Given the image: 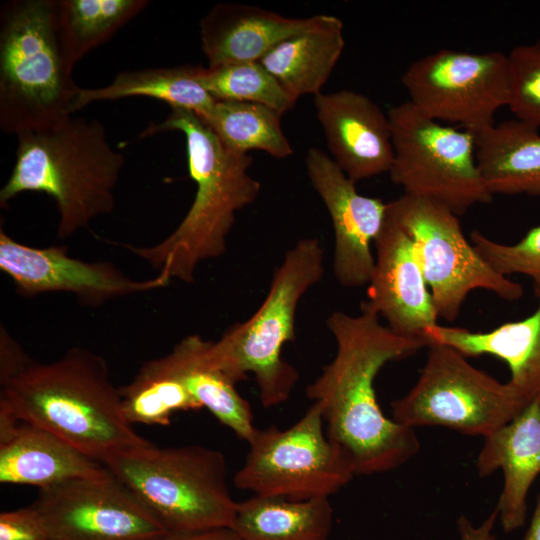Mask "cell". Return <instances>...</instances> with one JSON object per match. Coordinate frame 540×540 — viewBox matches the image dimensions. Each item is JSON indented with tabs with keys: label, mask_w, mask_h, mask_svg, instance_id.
<instances>
[{
	"label": "cell",
	"mask_w": 540,
	"mask_h": 540,
	"mask_svg": "<svg viewBox=\"0 0 540 540\" xmlns=\"http://www.w3.org/2000/svg\"><path fill=\"white\" fill-rule=\"evenodd\" d=\"M326 325L336 355L306 387V395L320 405L328 437L348 452L356 475L393 470L416 455L420 444L414 429L383 413L375 378L387 363L427 344L396 334L365 308L358 315L334 311Z\"/></svg>",
	"instance_id": "cell-1"
},
{
	"label": "cell",
	"mask_w": 540,
	"mask_h": 540,
	"mask_svg": "<svg viewBox=\"0 0 540 540\" xmlns=\"http://www.w3.org/2000/svg\"><path fill=\"white\" fill-rule=\"evenodd\" d=\"M173 130L185 137L189 175L196 184L189 210L157 244L111 243L143 259L169 283L172 279L192 283L201 262L225 253L236 213L257 199L261 185L249 174L252 157L227 148L193 111L172 108L141 137Z\"/></svg>",
	"instance_id": "cell-2"
},
{
	"label": "cell",
	"mask_w": 540,
	"mask_h": 540,
	"mask_svg": "<svg viewBox=\"0 0 540 540\" xmlns=\"http://www.w3.org/2000/svg\"><path fill=\"white\" fill-rule=\"evenodd\" d=\"M0 406L57 435L91 458L150 443L126 419L106 360L83 347L33 361L0 390Z\"/></svg>",
	"instance_id": "cell-3"
},
{
	"label": "cell",
	"mask_w": 540,
	"mask_h": 540,
	"mask_svg": "<svg viewBox=\"0 0 540 540\" xmlns=\"http://www.w3.org/2000/svg\"><path fill=\"white\" fill-rule=\"evenodd\" d=\"M16 137L15 163L0 190L1 207L24 192L49 195L57 208L60 240L113 211L125 157L111 146L100 121L67 115Z\"/></svg>",
	"instance_id": "cell-4"
},
{
	"label": "cell",
	"mask_w": 540,
	"mask_h": 540,
	"mask_svg": "<svg viewBox=\"0 0 540 540\" xmlns=\"http://www.w3.org/2000/svg\"><path fill=\"white\" fill-rule=\"evenodd\" d=\"M323 248L315 237L300 239L275 269L266 298L245 322L210 341L207 356L235 384L252 373L265 408L285 402L299 373L282 358L295 340V315L303 295L323 277Z\"/></svg>",
	"instance_id": "cell-5"
},
{
	"label": "cell",
	"mask_w": 540,
	"mask_h": 540,
	"mask_svg": "<svg viewBox=\"0 0 540 540\" xmlns=\"http://www.w3.org/2000/svg\"><path fill=\"white\" fill-rule=\"evenodd\" d=\"M59 40L55 0H12L0 10V128L18 135L70 113L80 89Z\"/></svg>",
	"instance_id": "cell-6"
},
{
	"label": "cell",
	"mask_w": 540,
	"mask_h": 540,
	"mask_svg": "<svg viewBox=\"0 0 540 540\" xmlns=\"http://www.w3.org/2000/svg\"><path fill=\"white\" fill-rule=\"evenodd\" d=\"M102 464L127 486L168 532L231 528L237 502L226 460L202 445L158 447L151 442L115 452Z\"/></svg>",
	"instance_id": "cell-7"
},
{
	"label": "cell",
	"mask_w": 540,
	"mask_h": 540,
	"mask_svg": "<svg viewBox=\"0 0 540 540\" xmlns=\"http://www.w3.org/2000/svg\"><path fill=\"white\" fill-rule=\"evenodd\" d=\"M387 114L394 149L389 174L404 194L443 204L457 216L492 201L476 161L472 132L441 125L410 101Z\"/></svg>",
	"instance_id": "cell-8"
},
{
	"label": "cell",
	"mask_w": 540,
	"mask_h": 540,
	"mask_svg": "<svg viewBox=\"0 0 540 540\" xmlns=\"http://www.w3.org/2000/svg\"><path fill=\"white\" fill-rule=\"evenodd\" d=\"M234 485L253 495L293 500L333 495L356 475L352 458L324 431L317 402L287 429L256 428Z\"/></svg>",
	"instance_id": "cell-9"
},
{
	"label": "cell",
	"mask_w": 540,
	"mask_h": 540,
	"mask_svg": "<svg viewBox=\"0 0 540 540\" xmlns=\"http://www.w3.org/2000/svg\"><path fill=\"white\" fill-rule=\"evenodd\" d=\"M416 384L391 402L392 419L414 429L443 426L471 436H487L527 405L507 383L475 368L457 350L428 346Z\"/></svg>",
	"instance_id": "cell-10"
},
{
	"label": "cell",
	"mask_w": 540,
	"mask_h": 540,
	"mask_svg": "<svg viewBox=\"0 0 540 540\" xmlns=\"http://www.w3.org/2000/svg\"><path fill=\"white\" fill-rule=\"evenodd\" d=\"M387 214L412 239L439 318L454 321L476 289L507 301L523 295L519 283L496 272L478 254L458 216L443 204L404 194L387 203Z\"/></svg>",
	"instance_id": "cell-11"
},
{
	"label": "cell",
	"mask_w": 540,
	"mask_h": 540,
	"mask_svg": "<svg viewBox=\"0 0 540 540\" xmlns=\"http://www.w3.org/2000/svg\"><path fill=\"white\" fill-rule=\"evenodd\" d=\"M401 82L422 113L476 133L494 125L497 111L508 105V56L441 49L413 61Z\"/></svg>",
	"instance_id": "cell-12"
},
{
	"label": "cell",
	"mask_w": 540,
	"mask_h": 540,
	"mask_svg": "<svg viewBox=\"0 0 540 540\" xmlns=\"http://www.w3.org/2000/svg\"><path fill=\"white\" fill-rule=\"evenodd\" d=\"M31 506L49 540H146L168 532L111 473L40 489Z\"/></svg>",
	"instance_id": "cell-13"
},
{
	"label": "cell",
	"mask_w": 540,
	"mask_h": 540,
	"mask_svg": "<svg viewBox=\"0 0 540 540\" xmlns=\"http://www.w3.org/2000/svg\"><path fill=\"white\" fill-rule=\"evenodd\" d=\"M0 270L11 278L19 294L32 297L49 292L73 294L82 304L100 306L128 295L169 284L156 276L135 280L112 263L87 262L68 254L65 246L25 245L0 230Z\"/></svg>",
	"instance_id": "cell-14"
},
{
	"label": "cell",
	"mask_w": 540,
	"mask_h": 540,
	"mask_svg": "<svg viewBox=\"0 0 540 540\" xmlns=\"http://www.w3.org/2000/svg\"><path fill=\"white\" fill-rule=\"evenodd\" d=\"M305 166L333 225L336 280L347 288L368 285L375 264L371 245L384 224L387 203L359 194L356 183L319 148L308 149Z\"/></svg>",
	"instance_id": "cell-15"
},
{
	"label": "cell",
	"mask_w": 540,
	"mask_h": 540,
	"mask_svg": "<svg viewBox=\"0 0 540 540\" xmlns=\"http://www.w3.org/2000/svg\"><path fill=\"white\" fill-rule=\"evenodd\" d=\"M374 245V269L361 308L382 317L396 334L425 342L424 330L438 324L439 316L414 243L387 210Z\"/></svg>",
	"instance_id": "cell-16"
},
{
	"label": "cell",
	"mask_w": 540,
	"mask_h": 540,
	"mask_svg": "<svg viewBox=\"0 0 540 540\" xmlns=\"http://www.w3.org/2000/svg\"><path fill=\"white\" fill-rule=\"evenodd\" d=\"M331 158L355 183L390 171L394 149L388 114L368 96L342 89L314 96Z\"/></svg>",
	"instance_id": "cell-17"
},
{
	"label": "cell",
	"mask_w": 540,
	"mask_h": 540,
	"mask_svg": "<svg viewBox=\"0 0 540 540\" xmlns=\"http://www.w3.org/2000/svg\"><path fill=\"white\" fill-rule=\"evenodd\" d=\"M110 471L57 435L0 407V482L45 489Z\"/></svg>",
	"instance_id": "cell-18"
},
{
	"label": "cell",
	"mask_w": 540,
	"mask_h": 540,
	"mask_svg": "<svg viewBox=\"0 0 540 540\" xmlns=\"http://www.w3.org/2000/svg\"><path fill=\"white\" fill-rule=\"evenodd\" d=\"M476 466L480 477L502 470L504 483L496 507L501 525L505 532L522 527L529 490L540 474V399L484 437Z\"/></svg>",
	"instance_id": "cell-19"
},
{
	"label": "cell",
	"mask_w": 540,
	"mask_h": 540,
	"mask_svg": "<svg viewBox=\"0 0 540 540\" xmlns=\"http://www.w3.org/2000/svg\"><path fill=\"white\" fill-rule=\"evenodd\" d=\"M313 20L314 16L289 18L253 5L218 3L200 21L201 48L208 67L256 62Z\"/></svg>",
	"instance_id": "cell-20"
},
{
	"label": "cell",
	"mask_w": 540,
	"mask_h": 540,
	"mask_svg": "<svg viewBox=\"0 0 540 540\" xmlns=\"http://www.w3.org/2000/svg\"><path fill=\"white\" fill-rule=\"evenodd\" d=\"M533 287L538 306L522 320L486 332L436 324L424 330V340L428 346H449L465 357L491 355L502 360L510 371L508 383L528 405L540 399V286Z\"/></svg>",
	"instance_id": "cell-21"
},
{
	"label": "cell",
	"mask_w": 540,
	"mask_h": 540,
	"mask_svg": "<svg viewBox=\"0 0 540 540\" xmlns=\"http://www.w3.org/2000/svg\"><path fill=\"white\" fill-rule=\"evenodd\" d=\"M344 25L333 15H315L305 30L282 40L261 65L296 100L321 93L345 46Z\"/></svg>",
	"instance_id": "cell-22"
},
{
	"label": "cell",
	"mask_w": 540,
	"mask_h": 540,
	"mask_svg": "<svg viewBox=\"0 0 540 540\" xmlns=\"http://www.w3.org/2000/svg\"><path fill=\"white\" fill-rule=\"evenodd\" d=\"M475 135L476 161L489 191L540 196L539 129L517 119Z\"/></svg>",
	"instance_id": "cell-23"
},
{
	"label": "cell",
	"mask_w": 540,
	"mask_h": 540,
	"mask_svg": "<svg viewBox=\"0 0 540 540\" xmlns=\"http://www.w3.org/2000/svg\"><path fill=\"white\" fill-rule=\"evenodd\" d=\"M209 342L198 334L189 335L164 357L200 407L208 409L247 442L256 429L251 406L239 394L236 384L210 363Z\"/></svg>",
	"instance_id": "cell-24"
},
{
	"label": "cell",
	"mask_w": 540,
	"mask_h": 540,
	"mask_svg": "<svg viewBox=\"0 0 540 540\" xmlns=\"http://www.w3.org/2000/svg\"><path fill=\"white\" fill-rule=\"evenodd\" d=\"M332 523L329 498L253 495L237 502L231 529L239 540H328Z\"/></svg>",
	"instance_id": "cell-25"
},
{
	"label": "cell",
	"mask_w": 540,
	"mask_h": 540,
	"mask_svg": "<svg viewBox=\"0 0 540 540\" xmlns=\"http://www.w3.org/2000/svg\"><path fill=\"white\" fill-rule=\"evenodd\" d=\"M198 66L146 68L117 74L112 82L99 88H80L70 113L99 101L128 97H150L180 108L204 114L215 102L196 79Z\"/></svg>",
	"instance_id": "cell-26"
},
{
	"label": "cell",
	"mask_w": 540,
	"mask_h": 540,
	"mask_svg": "<svg viewBox=\"0 0 540 540\" xmlns=\"http://www.w3.org/2000/svg\"><path fill=\"white\" fill-rule=\"evenodd\" d=\"M148 5L147 0H55L57 32L70 68Z\"/></svg>",
	"instance_id": "cell-27"
},
{
	"label": "cell",
	"mask_w": 540,
	"mask_h": 540,
	"mask_svg": "<svg viewBox=\"0 0 540 540\" xmlns=\"http://www.w3.org/2000/svg\"><path fill=\"white\" fill-rule=\"evenodd\" d=\"M229 149L248 153L264 151L277 159L293 154L281 127V114L256 103L215 100L198 115Z\"/></svg>",
	"instance_id": "cell-28"
},
{
	"label": "cell",
	"mask_w": 540,
	"mask_h": 540,
	"mask_svg": "<svg viewBox=\"0 0 540 540\" xmlns=\"http://www.w3.org/2000/svg\"><path fill=\"white\" fill-rule=\"evenodd\" d=\"M120 393L132 425H168L176 412L201 409L164 356L147 361Z\"/></svg>",
	"instance_id": "cell-29"
},
{
	"label": "cell",
	"mask_w": 540,
	"mask_h": 540,
	"mask_svg": "<svg viewBox=\"0 0 540 540\" xmlns=\"http://www.w3.org/2000/svg\"><path fill=\"white\" fill-rule=\"evenodd\" d=\"M196 79L215 100L256 103L281 115L297 102L259 61L198 66Z\"/></svg>",
	"instance_id": "cell-30"
},
{
	"label": "cell",
	"mask_w": 540,
	"mask_h": 540,
	"mask_svg": "<svg viewBox=\"0 0 540 540\" xmlns=\"http://www.w3.org/2000/svg\"><path fill=\"white\" fill-rule=\"evenodd\" d=\"M508 56L510 93L507 107L516 119L540 128V39L514 47Z\"/></svg>",
	"instance_id": "cell-31"
},
{
	"label": "cell",
	"mask_w": 540,
	"mask_h": 540,
	"mask_svg": "<svg viewBox=\"0 0 540 540\" xmlns=\"http://www.w3.org/2000/svg\"><path fill=\"white\" fill-rule=\"evenodd\" d=\"M478 254L499 274H522L540 286V226L531 228L515 244H503L490 239L478 230L471 235Z\"/></svg>",
	"instance_id": "cell-32"
},
{
	"label": "cell",
	"mask_w": 540,
	"mask_h": 540,
	"mask_svg": "<svg viewBox=\"0 0 540 540\" xmlns=\"http://www.w3.org/2000/svg\"><path fill=\"white\" fill-rule=\"evenodd\" d=\"M0 540H49L46 527L30 505L0 514Z\"/></svg>",
	"instance_id": "cell-33"
},
{
	"label": "cell",
	"mask_w": 540,
	"mask_h": 540,
	"mask_svg": "<svg viewBox=\"0 0 540 540\" xmlns=\"http://www.w3.org/2000/svg\"><path fill=\"white\" fill-rule=\"evenodd\" d=\"M34 360L21 345L1 326L0 330V386L5 385L27 368Z\"/></svg>",
	"instance_id": "cell-34"
},
{
	"label": "cell",
	"mask_w": 540,
	"mask_h": 540,
	"mask_svg": "<svg viewBox=\"0 0 540 540\" xmlns=\"http://www.w3.org/2000/svg\"><path fill=\"white\" fill-rule=\"evenodd\" d=\"M498 517L499 513L495 508L479 527H474L464 515L460 516L457 525L461 540H496V537L492 534V529Z\"/></svg>",
	"instance_id": "cell-35"
},
{
	"label": "cell",
	"mask_w": 540,
	"mask_h": 540,
	"mask_svg": "<svg viewBox=\"0 0 540 540\" xmlns=\"http://www.w3.org/2000/svg\"><path fill=\"white\" fill-rule=\"evenodd\" d=\"M146 540H239L231 528H220L199 532H167Z\"/></svg>",
	"instance_id": "cell-36"
},
{
	"label": "cell",
	"mask_w": 540,
	"mask_h": 540,
	"mask_svg": "<svg viewBox=\"0 0 540 540\" xmlns=\"http://www.w3.org/2000/svg\"><path fill=\"white\" fill-rule=\"evenodd\" d=\"M523 540H540V493L537 497L529 529Z\"/></svg>",
	"instance_id": "cell-37"
}]
</instances>
